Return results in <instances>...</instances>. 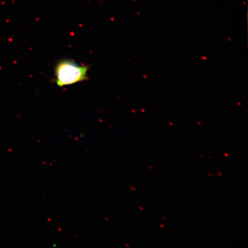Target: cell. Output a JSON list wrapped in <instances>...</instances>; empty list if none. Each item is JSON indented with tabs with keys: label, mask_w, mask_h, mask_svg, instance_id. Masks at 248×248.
<instances>
[{
	"label": "cell",
	"mask_w": 248,
	"mask_h": 248,
	"mask_svg": "<svg viewBox=\"0 0 248 248\" xmlns=\"http://www.w3.org/2000/svg\"><path fill=\"white\" fill-rule=\"evenodd\" d=\"M89 67L72 60H62L55 65L54 79L60 88L76 84L88 79Z\"/></svg>",
	"instance_id": "1"
}]
</instances>
